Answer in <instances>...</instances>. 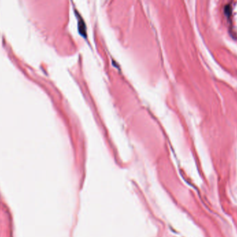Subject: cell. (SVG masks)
I'll return each instance as SVG.
<instances>
[{
    "mask_svg": "<svg viewBox=\"0 0 237 237\" xmlns=\"http://www.w3.org/2000/svg\"><path fill=\"white\" fill-rule=\"evenodd\" d=\"M78 29L81 35L83 36H86V25H85L84 20L82 19L81 16L78 17Z\"/></svg>",
    "mask_w": 237,
    "mask_h": 237,
    "instance_id": "obj_2",
    "label": "cell"
},
{
    "mask_svg": "<svg viewBox=\"0 0 237 237\" xmlns=\"http://www.w3.org/2000/svg\"><path fill=\"white\" fill-rule=\"evenodd\" d=\"M225 12L227 15L231 33L237 38V1L230 2L226 5Z\"/></svg>",
    "mask_w": 237,
    "mask_h": 237,
    "instance_id": "obj_1",
    "label": "cell"
}]
</instances>
